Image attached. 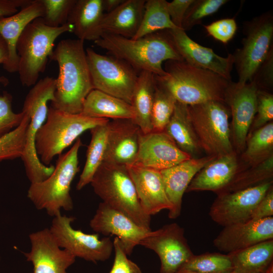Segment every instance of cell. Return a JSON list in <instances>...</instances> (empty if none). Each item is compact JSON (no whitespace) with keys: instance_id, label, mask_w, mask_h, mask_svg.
<instances>
[{"instance_id":"cell-1","label":"cell","mask_w":273,"mask_h":273,"mask_svg":"<svg viewBox=\"0 0 273 273\" xmlns=\"http://www.w3.org/2000/svg\"><path fill=\"white\" fill-rule=\"evenodd\" d=\"M50 60L56 61L59 67L55 98L51 107L70 114L81 113L86 97L94 89L84 41L77 38L61 40Z\"/></svg>"},{"instance_id":"cell-2","label":"cell","mask_w":273,"mask_h":273,"mask_svg":"<svg viewBox=\"0 0 273 273\" xmlns=\"http://www.w3.org/2000/svg\"><path fill=\"white\" fill-rule=\"evenodd\" d=\"M94 42L112 56L125 61L135 70L150 72L155 76L166 74L162 67L164 62L184 61L169 30L137 39L103 33Z\"/></svg>"},{"instance_id":"cell-3","label":"cell","mask_w":273,"mask_h":273,"mask_svg":"<svg viewBox=\"0 0 273 273\" xmlns=\"http://www.w3.org/2000/svg\"><path fill=\"white\" fill-rule=\"evenodd\" d=\"M165 66L166 74L163 76L155 75L156 81L177 102L188 106L209 101L225 103L232 80L185 61H167Z\"/></svg>"},{"instance_id":"cell-4","label":"cell","mask_w":273,"mask_h":273,"mask_svg":"<svg viewBox=\"0 0 273 273\" xmlns=\"http://www.w3.org/2000/svg\"><path fill=\"white\" fill-rule=\"evenodd\" d=\"M72 30L68 22L58 27H50L41 18L34 19L26 26L16 45L19 58L17 72L23 85L29 87L36 84L46 69L56 39Z\"/></svg>"},{"instance_id":"cell-5","label":"cell","mask_w":273,"mask_h":273,"mask_svg":"<svg viewBox=\"0 0 273 273\" xmlns=\"http://www.w3.org/2000/svg\"><path fill=\"white\" fill-rule=\"evenodd\" d=\"M81 145L78 138L69 151L59 156L49 177L30 184L27 197L38 210H45L49 215L55 217L61 214V209H73L70 191L72 182L79 170L78 154Z\"/></svg>"},{"instance_id":"cell-6","label":"cell","mask_w":273,"mask_h":273,"mask_svg":"<svg viewBox=\"0 0 273 273\" xmlns=\"http://www.w3.org/2000/svg\"><path fill=\"white\" fill-rule=\"evenodd\" d=\"M103 202L139 226L150 229L151 216L143 209L126 166L103 162L90 183Z\"/></svg>"},{"instance_id":"cell-7","label":"cell","mask_w":273,"mask_h":273,"mask_svg":"<svg viewBox=\"0 0 273 273\" xmlns=\"http://www.w3.org/2000/svg\"><path fill=\"white\" fill-rule=\"evenodd\" d=\"M56 78L47 76L38 80L26 95L22 110L29 117L23 154L21 157L26 174L31 184L42 181L54 170L52 165L46 166L38 157L35 147L36 136L48 115V103L54 100Z\"/></svg>"},{"instance_id":"cell-8","label":"cell","mask_w":273,"mask_h":273,"mask_svg":"<svg viewBox=\"0 0 273 273\" xmlns=\"http://www.w3.org/2000/svg\"><path fill=\"white\" fill-rule=\"evenodd\" d=\"M109 121L81 113H66L50 107L47 119L36 136L35 147L40 161L46 166L50 165L54 157L62 154L83 132Z\"/></svg>"},{"instance_id":"cell-9","label":"cell","mask_w":273,"mask_h":273,"mask_svg":"<svg viewBox=\"0 0 273 273\" xmlns=\"http://www.w3.org/2000/svg\"><path fill=\"white\" fill-rule=\"evenodd\" d=\"M189 116L200 147L208 156L235 152L231 137L229 106L220 101L188 106Z\"/></svg>"},{"instance_id":"cell-10","label":"cell","mask_w":273,"mask_h":273,"mask_svg":"<svg viewBox=\"0 0 273 273\" xmlns=\"http://www.w3.org/2000/svg\"><path fill=\"white\" fill-rule=\"evenodd\" d=\"M85 52L94 89L130 104L139 76L136 70L113 56L99 54L89 48Z\"/></svg>"},{"instance_id":"cell-11","label":"cell","mask_w":273,"mask_h":273,"mask_svg":"<svg viewBox=\"0 0 273 273\" xmlns=\"http://www.w3.org/2000/svg\"><path fill=\"white\" fill-rule=\"evenodd\" d=\"M242 47L233 55L238 82L252 81L257 70L272 49L273 17L266 13L247 23Z\"/></svg>"},{"instance_id":"cell-12","label":"cell","mask_w":273,"mask_h":273,"mask_svg":"<svg viewBox=\"0 0 273 273\" xmlns=\"http://www.w3.org/2000/svg\"><path fill=\"white\" fill-rule=\"evenodd\" d=\"M75 219L61 214L54 217L49 230L59 247L75 257L94 263L108 259L114 250L113 241L110 237L100 239L97 233L74 229L71 223Z\"/></svg>"},{"instance_id":"cell-13","label":"cell","mask_w":273,"mask_h":273,"mask_svg":"<svg viewBox=\"0 0 273 273\" xmlns=\"http://www.w3.org/2000/svg\"><path fill=\"white\" fill-rule=\"evenodd\" d=\"M139 245L154 251L159 256L160 273L179 270L194 255L184 236V230L176 223L151 231Z\"/></svg>"},{"instance_id":"cell-14","label":"cell","mask_w":273,"mask_h":273,"mask_svg":"<svg viewBox=\"0 0 273 273\" xmlns=\"http://www.w3.org/2000/svg\"><path fill=\"white\" fill-rule=\"evenodd\" d=\"M272 184L271 180L218 194L210 207L209 215L214 222L224 227L247 221L251 219L254 209Z\"/></svg>"},{"instance_id":"cell-15","label":"cell","mask_w":273,"mask_h":273,"mask_svg":"<svg viewBox=\"0 0 273 273\" xmlns=\"http://www.w3.org/2000/svg\"><path fill=\"white\" fill-rule=\"evenodd\" d=\"M258 88L254 82L246 83L232 82L225 97L232 117L231 137L235 152L245 149L248 135L257 109Z\"/></svg>"},{"instance_id":"cell-16","label":"cell","mask_w":273,"mask_h":273,"mask_svg":"<svg viewBox=\"0 0 273 273\" xmlns=\"http://www.w3.org/2000/svg\"><path fill=\"white\" fill-rule=\"evenodd\" d=\"M89 225L97 234L116 236L127 256L130 255L142 238L151 231L139 226L123 213L103 202L99 204Z\"/></svg>"},{"instance_id":"cell-17","label":"cell","mask_w":273,"mask_h":273,"mask_svg":"<svg viewBox=\"0 0 273 273\" xmlns=\"http://www.w3.org/2000/svg\"><path fill=\"white\" fill-rule=\"evenodd\" d=\"M191 158L164 131H152L142 134L138 154L132 165L160 171Z\"/></svg>"},{"instance_id":"cell-18","label":"cell","mask_w":273,"mask_h":273,"mask_svg":"<svg viewBox=\"0 0 273 273\" xmlns=\"http://www.w3.org/2000/svg\"><path fill=\"white\" fill-rule=\"evenodd\" d=\"M29 237L31 250L24 254L33 264L31 273H67L76 257L59 247L49 229L32 233Z\"/></svg>"},{"instance_id":"cell-19","label":"cell","mask_w":273,"mask_h":273,"mask_svg":"<svg viewBox=\"0 0 273 273\" xmlns=\"http://www.w3.org/2000/svg\"><path fill=\"white\" fill-rule=\"evenodd\" d=\"M142 133L132 119L109 120L103 162L124 166L133 164Z\"/></svg>"},{"instance_id":"cell-20","label":"cell","mask_w":273,"mask_h":273,"mask_svg":"<svg viewBox=\"0 0 273 273\" xmlns=\"http://www.w3.org/2000/svg\"><path fill=\"white\" fill-rule=\"evenodd\" d=\"M273 239V217L224 226L213 241L219 250L230 253Z\"/></svg>"},{"instance_id":"cell-21","label":"cell","mask_w":273,"mask_h":273,"mask_svg":"<svg viewBox=\"0 0 273 273\" xmlns=\"http://www.w3.org/2000/svg\"><path fill=\"white\" fill-rule=\"evenodd\" d=\"M174 43L183 58L195 67L213 72L229 80L234 65L233 54L221 57L210 48L202 46L193 40L183 29L169 30Z\"/></svg>"},{"instance_id":"cell-22","label":"cell","mask_w":273,"mask_h":273,"mask_svg":"<svg viewBox=\"0 0 273 273\" xmlns=\"http://www.w3.org/2000/svg\"><path fill=\"white\" fill-rule=\"evenodd\" d=\"M244 168L235 152L216 157L195 175L186 192L209 191L221 194Z\"/></svg>"},{"instance_id":"cell-23","label":"cell","mask_w":273,"mask_h":273,"mask_svg":"<svg viewBox=\"0 0 273 273\" xmlns=\"http://www.w3.org/2000/svg\"><path fill=\"white\" fill-rule=\"evenodd\" d=\"M215 157L207 156L191 158L160 171L166 196L171 205V208L168 211L170 219H175L180 215L183 197L191 181L206 164Z\"/></svg>"},{"instance_id":"cell-24","label":"cell","mask_w":273,"mask_h":273,"mask_svg":"<svg viewBox=\"0 0 273 273\" xmlns=\"http://www.w3.org/2000/svg\"><path fill=\"white\" fill-rule=\"evenodd\" d=\"M144 212L155 215L171 205L166 194L160 171L135 165L126 166Z\"/></svg>"},{"instance_id":"cell-25","label":"cell","mask_w":273,"mask_h":273,"mask_svg":"<svg viewBox=\"0 0 273 273\" xmlns=\"http://www.w3.org/2000/svg\"><path fill=\"white\" fill-rule=\"evenodd\" d=\"M43 12L41 0H32L15 14L0 18V35L8 49V58L3 65L7 72H17L19 58L16 45L18 39L26 26L34 19L42 18Z\"/></svg>"},{"instance_id":"cell-26","label":"cell","mask_w":273,"mask_h":273,"mask_svg":"<svg viewBox=\"0 0 273 273\" xmlns=\"http://www.w3.org/2000/svg\"><path fill=\"white\" fill-rule=\"evenodd\" d=\"M104 14L103 0H76L67 22L77 39L95 42L102 34L101 24Z\"/></svg>"},{"instance_id":"cell-27","label":"cell","mask_w":273,"mask_h":273,"mask_svg":"<svg viewBox=\"0 0 273 273\" xmlns=\"http://www.w3.org/2000/svg\"><path fill=\"white\" fill-rule=\"evenodd\" d=\"M145 0H125L113 11L105 13L101 24L103 33L133 38L142 19Z\"/></svg>"},{"instance_id":"cell-28","label":"cell","mask_w":273,"mask_h":273,"mask_svg":"<svg viewBox=\"0 0 273 273\" xmlns=\"http://www.w3.org/2000/svg\"><path fill=\"white\" fill-rule=\"evenodd\" d=\"M82 114L95 118H134L131 104L114 96L94 89L86 97L82 107Z\"/></svg>"},{"instance_id":"cell-29","label":"cell","mask_w":273,"mask_h":273,"mask_svg":"<svg viewBox=\"0 0 273 273\" xmlns=\"http://www.w3.org/2000/svg\"><path fill=\"white\" fill-rule=\"evenodd\" d=\"M228 254L232 273H267L273 267V239Z\"/></svg>"},{"instance_id":"cell-30","label":"cell","mask_w":273,"mask_h":273,"mask_svg":"<svg viewBox=\"0 0 273 273\" xmlns=\"http://www.w3.org/2000/svg\"><path fill=\"white\" fill-rule=\"evenodd\" d=\"M155 86L154 74L148 71L140 72L130 104L134 112L132 120L144 134L153 131L152 109Z\"/></svg>"},{"instance_id":"cell-31","label":"cell","mask_w":273,"mask_h":273,"mask_svg":"<svg viewBox=\"0 0 273 273\" xmlns=\"http://www.w3.org/2000/svg\"><path fill=\"white\" fill-rule=\"evenodd\" d=\"M164 131L177 146L192 158L202 151L190 121L188 106L176 101L171 117Z\"/></svg>"},{"instance_id":"cell-32","label":"cell","mask_w":273,"mask_h":273,"mask_svg":"<svg viewBox=\"0 0 273 273\" xmlns=\"http://www.w3.org/2000/svg\"><path fill=\"white\" fill-rule=\"evenodd\" d=\"M108 122L90 129L91 139L86 151L85 165L76 185L77 190H81L90 183L95 173L104 161Z\"/></svg>"},{"instance_id":"cell-33","label":"cell","mask_w":273,"mask_h":273,"mask_svg":"<svg viewBox=\"0 0 273 273\" xmlns=\"http://www.w3.org/2000/svg\"><path fill=\"white\" fill-rule=\"evenodd\" d=\"M241 159L247 167L256 165L273 156V123L270 122L248 135Z\"/></svg>"},{"instance_id":"cell-34","label":"cell","mask_w":273,"mask_h":273,"mask_svg":"<svg viewBox=\"0 0 273 273\" xmlns=\"http://www.w3.org/2000/svg\"><path fill=\"white\" fill-rule=\"evenodd\" d=\"M167 4L165 0L146 1L140 26L132 38L137 39L158 31L176 28L168 13Z\"/></svg>"},{"instance_id":"cell-35","label":"cell","mask_w":273,"mask_h":273,"mask_svg":"<svg viewBox=\"0 0 273 273\" xmlns=\"http://www.w3.org/2000/svg\"><path fill=\"white\" fill-rule=\"evenodd\" d=\"M272 177L273 156H271L258 164L242 169L221 194L254 187L272 180Z\"/></svg>"},{"instance_id":"cell-36","label":"cell","mask_w":273,"mask_h":273,"mask_svg":"<svg viewBox=\"0 0 273 273\" xmlns=\"http://www.w3.org/2000/svg\"><path fill=\"white\" fill-rule=\"evenodd\" d=\"M180 270L200 273H232L233 266L228 254L206 253L194 255Z\"/></svg>"},{"instance_id":"cell-37","label":"cell","mask_w":273,"mask_h":273,"mask_svg":"<svg viewBox=\"0 0 273 273\" xmlns=\"http://www.w3.org/2000/svg\"><path fill=\"white\" fill-rule=\"evenodd\" d=\"M176 102L173 96L156 81L152 109L153 131H164L173 114Z\"/></svg>"},{"instance_id":"cell-38","label":"cell","mask_w":273,"mask_h":273,"mask_svg":"<svg viewBox=\"0 0 273 273\" xmlns=\"http://www.w3.org/2000/svg\"><path fill=\"white\" fill-rule=\"evenodd\" d=\"M29 121V116L25 113L23 119L18 127L0 137V161L22 157Z\"/></svg>"},{"instance_id":"cell-39","label":"cell","mask_w":273,"mask_h":273,"mask_svg":"<svg viewBox=\"0 0 273 273\" xmlns=\"http://www.w3.org/2000/svg\"><path fill=\"white\" fill-rule=\"evenodd\" d=\"M228 0H194L187 11L182 24L185 31L200 24L205 17L216 12Z\"/></svg>"},{"instance_id":"cell-40","label":"cell","mask_w":273,"mask_h":273,"mask_svg":"<svg viewBox=\"0 0 273 273\" xmlns=\"http://www.w3.org/2000/svg\"><path fill=\"white\" fill-rule=\"evenodd\" d=\"M43 6V22L51 27H58L68 22L76 0H41Z\"/></svg>"},{"instance_id":"cell-41","label":"cell","mask_w":273,"mask_h":273,"mask_svg":"<svg viewBox=\"0 0 273 273\" xmlns=\"http://www.w3.org/2000/svg\"><path fill=\"white\" fill-rule=\"evenodd\" d=\"M0 83L6 85L8 80L4 76H0ZM12 96L7 92H4L0 96V137L9 133L21 123L25 112L21 111L14 113L12 108Z\"/></svg>"},{"instance_id":"cell-42","label":"cell","mask_w":273,"mask_h":273,"mask_svg":"<svg viewBox=\"0 0 273 273\" xmlns=\"http://www.w3.org/2000/svg\"><path fill=\"white\" fill-rule=\"evenodd\" d=\"M272 119L273 95L266 90L258 89L256 113L248 134L271 122Z\"/></svg>"},{"instance_id":"cell-43","label":"cell","mask_w":273,"mask_h":273,"mask_svg":"<svg viewBox=\"0 0 273 273\" xmlns=\"http://www.w3.org/2000/svg\"><path fill=\"white\" fill-rule=\"evenodd\" d=\"M208 34L215 39L228 43L235 35L237 26L234 18H225L204 25Z\"/></svg>"},{"instance_id":"cell-44","label":"cell","mask_w":273,"mask_h":273,"mask_svg":"<svg viewBox=\"0 0 273 273\" xmlns=\"http://www.w3.org/2000/svg\"><path fill=\"white\" fill-rule=\"evenodd\" d=\"M113 245L115 257L109 273H143L136 264L128 258L116 237L114 239Z\"/></svg>"},{"instance_id":"cell-45","label":"cell","mask_w":273,"mask_h":273,"mask_svg":"<svg viewBox=\"0 0 273 273\" xmlns=\"http://www.w3.org/2000/svg\"><path fill=\"white\" fill-rule=\"evenodd\" d=\"M258 89L266 90L273 84V50L269 52L264 62L255 73L252 80Z\"/></svg>"},{"instance_id":"cell-46","label":"cell","mask_w":273,"mask_h":273,"mask_svg":"<svg viewBox=\"0 0 273 273\" xmlns=\"http://www.w3.org/2000/svg\"><path fill=\"white\" fill-rule=\"evenodd\" d=\"M194 0H173L167 2V12L173 24L182 28L184 18L187 11Z\"/></svg>"},{"instance_id":"cell-47","label":"cell","mask_w":273,"mask_h":273,"mask_svg":"<svg viewBox=\"0 0 273 273\" xmlns=\"http://www.w3.org/2000/svg\"><path fill=\"white\" fill-rule=\"evenodd\" d=\"M273 215V186L268 191L254 209L252 219H259Z\"/></svg>"},{"instance_id":"cell-48","label":"cell","mask_w":273,"mask_h":273,"mask_svg":"<svg viewBox=\"0 0 273 273\" xmlns=\"http://www.w3.org/2000/svg\"><path fill=\"white\" fill-rule=\"evenodd\" d=\"M32 0H0V18L15 14Z\"/></svg>"},{"instance_id":"cell-49","label":"cell","mask_w":273,"mask_h":273,"mask_svg":"<svg viewBox=\"0 0 273 273\" xmlns=\"http://www.w3.org/2000/svg\"><path fill=\"white\" fill-rule=\"evenodd\" d=\"M125 0H103V7L105 13H110L120 6Z\"/></svg>"},{"instance_id":"cell-50","label":"cell","mask_w":273,"mask_h":273,"mask_svg":"<svg viewBox=\"0 0 273 273\" xmlns=\"http://www.w3.org/2000/svg\"><path fill=\"white\" fill-rule=\"evenodd\" d=\"M8 49L7 44L0 35V64L4 65L8 60Z\"/></svg>"},{"instance_id":"cell-51","label":"cell","mask_w":273,"mask_h":273,"mask_svg":"<svg viewBox=\"0 0 273 273\" xmlns=\"http://www.w3.org/2000/svg\"><path fill=\"white\" fill-rule=\"evenodd\" d=\"M173 273H200L188 270H179Z\"/></svg>"},{"instance_id":"cell-52","label":"cell","mask_w":273,"mask_h":273,"mask_svg":"<svg viewBox=\"0 0 273 273\" xmlns=\"http://www.w3.org/2000/svg\"><path fill=\"white\" fill-rule=\"evenodd\" d=\"M267 273H273V267L271 268Z\"/></svg>"}]
</instances>
